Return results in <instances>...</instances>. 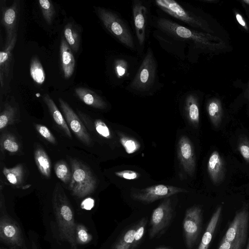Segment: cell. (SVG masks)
<instances>
[{
  "instance_id": "obj_9",
  "label": "cell",
  "mask_w": 249,
  "mask_h": 249,
  "mask_svg": "<svg viewBox=\"0 0 249 249\" xmlns=\"http://www.w3.org/2000/svg\"><path fill=\"white\" fill-rule=\"evenodd\" d=\"M184 188L164 184L153 185L138 190L131 194L132 197L138 201L146 203L157 200L169 197L171 196L187 192Z\"/></svg>"
},
{
  "instance_id": "obj_39",
  "label": "cell",
  "mask_w": 249,
  "mask_h": 249,
  "mask_svg": "<svg viewBox=\"0 0 249 249\" xmlns=\"http://www.w3.org/2000/svg\"><path fill=\"white\" fill-rule=\"evenodd\" d=\"M115 175L119 178L129 180L137 179L140 177L139 173L132 170H123L115 172Z\"/></svg>"
},
{
  "instance_id": "obj_38",
  "label": "cell",
  "mask_w": 249,
  "mask_h": 249,
  "mask_svg": "<svg viewBox=\"0 0 249 249\" xmlns=\"http://www.w3.org/2000/svg\"><path fill=\"white\" fill-rule=\"evenodd\" d=\"M248 228L242 231L234 241L231 249H243L246 243Z\"/></svg>"
},
{
  "instance_id": "obj_12",
  "label": "cell",
  "mask_w": 249,
  "mask_h": 249,
  "mask_svg": "<svg viewBox=\"0 0 249 249\" xmlns=\"http://www.w3.org/2000/svg\"><path fill=\"white\" fill-rule=\"evenodd\" d=\"M178 157L185 171L192 176L196 168V157L193 145L186 136L180 137L178 145Z\"/></svg>"
},
{
  "instance_id": "obj_21",
  "label": "cell",
  "mask_w": 249,
  "mask_h": 249,
  "mask_svg": "<svg viewBox=\"0 0 249 249\" xmlns=\"http://www.w3.org/2000/svg\"><path fill=\"white\" fill-rule=\"evenodd\" d=\"M34 158L41 174L46 178H50L51 174V163L46 152L41 147L37 146L34 151Z\"/></svg>"
},
{
  "instance_id": "obj_25",
  "label": "cell",
  "mask_w": 249,
  "mask_h": 249,
  "mask_svg": "<svg viewBox=\"0 0 249 249\" xmlns=\"http://www.w3.org/2000/svg\"><path fill=\"white\" fill-rule=\"evenodd\" d=\"M30 72L34 82L38 85L43 84L45 79V73L42 65L36 57H34L31 59Z\"/></svg>"
},
{
  "instance_id": "obj_6",
  "label": "cell",
  "mask_w": 249,
  "mask_h": 249,
  "mask_svg": "<svg viewBox=\"0 0 249 249\" xmlns=\"http://www.w3.org/2000/svg\"><path fill=\"white\" fill-rule=\"evenodd\" d=\"M5 210L4 197L1 193L0 241L14 249L21 248L25 245L21 230L18 223L6 213Z\"/></svg>"
},
{
  "instance_id": "obj_5",
  "label": "cell",
  "mask_w": 249,
  "mask_h": 249,
  "mask_svg": "<svg viewBox=\"0 0 249 249\" xmlns=\"http://www.w3.org/2000/svg\"><path fill=\"white\" fill-rule=\"evenodd\" d=\"M150 6V1L133 0L132 3V18L137 50L140 53H142L148 36L151 17Z\"/></svg>"
},
{
  "instance_id": "obj_8",
  "label": "cell",
  "mask_w": 249,
  "mask_h": 249,
  "mask_svg": "<svg viewBox=\"0 0 249 249\" xmlns=\"http://www.w3.org/2000/svg\"><path fill=\"white\" fill-rule=\"evenodd\" d=\"M140 62L137 58L121 54L113 59L112 67L113 74L116 82L122 85L125 81L133 79Z\"/></svg>"
},
{
  "instance_id": "obj_41",
  "label": "cell",
  "mask_w": 249,
  "mask_h": 249,
  "mask_svg": "<svg viewBox=\"0 0 249 249\" xmlns=\"http://www.w3.org/2000/svg\"><path fill=\"white\" fill-rule=\"evenodd\" d=\"M236 18L237 19V20L239 23L240 25H241L243 26H245L246 25L245 22L244 21L242 16L239 14H237L236 15Z\"/></svg>"
},
{
  "instance_id": "obj_32",
  "label": "cell",
  "mask_w": 249,
  "mask_h": 249,
  "mask_svg": "<svg viewBox=\"0 0 249 249\" xmlns=\"http://www.w3.org/2000/svg\"><path fill=\"white\" fill-rule=\"evenodd\" d=\"M120 138L121 143L127 154L134 153L139 149L140 144L135 139L123 135H121Z\"/></svg>"
},
{
  "instance_id": "obj_34",
  "label": "cell",
  "mask_w": 249,
  "mask_h": 249,
  "mask_svg": "<svg viewBox=\"0 0 249 249\" xmlns=\"http://www.w3.org/2000/svg\"><path fill=\"white\" fill-rule=\"evenodd\" d=\"M147 222V218H142L136 225L134 240L131 249H135L142 239Z\"/></svg>"
},
{
  "instance_id": "obj_11",
  "label": "cell",
  "mask_w": 249,
  "mask_h": 249,
  "mask_svg": "<svg viewBox=\"0 0 249 249\" xmlns=\"http://www.w3.org/2000/svg\"><path fill=\"white\" fill-rule=\"evenodd\" d=\"M67 123L76 136L83 142L89 145L91 139L86 127L71 107L62 99H59Z\"/></svg>"
},
{
  "instance_id": "obj_13",
  "label": "cell",
  "mask_w": 249,
  "mask_h": 249,
  "mask_svg": "<svg viewBox=\"0 0 249 249\" xmlns=\"http://www.w3.org/2000/svg\"><path fill=\"white\" fill-rule=\"evenodd\" d=\"M19 5V1L15 0L11 5L3 8L2 11L1 23L6 31L5 45L10 43L17 33Z\"/></svg>"
},
{
  "instance_id": "obj_4",
  "label": "cell",
  "mask_w": 249,
  "mask_h": 249,
  "mask_svg": "<svg viewBox=\"0 0 249 249\" xmlns=\"http://www.w3.org/2000/svg\"><path fill=\"white\" fill-rule=\"evenodd\" d=\"M72 178L69 185L71 194L82 198L92 194L97 186V180L89 168L82 162L73 159L71 161Z\"/></svg>"
},
{
  "instance_id": "obj_15",
  "label": "cell",
  "mask_w": 249,
  "mask_h": 249,
  "mask_svg": "<svg viewBox=\"0 0 249 249\" xmlns=\"http://www.w3.org/2000/svg\"><path fill=\"white\" fill-rule=\"evenodd\" d=\"M207 169L210 178L214 184L218 185L223 181L226 171L225 163L217 151H213L211 154Z\"/></svg>"
},
{
  "instance_id": "obj_29",
  "label": "cell",
  "mask_w": 249,
  "mask_h": 249,
  "mask_svg": "<svg viewBox=\"0 0 249 249\" xmlns=\"http://www.w3.org/2000/svg\"><path fill=\"white\" fill-rule=\"evenodd\" d=\"M74 235L75 241L77 245L87 244L92 239V235L89 232L86 227L80 223L75 224Z\"/></svg>"
},
{
  "instance_id": "obj_36",
  "label": "cell",
  "mask_w": 249,
  "mask_h": 249,
  "mask_svg": "<svg viewBox=\"0 0 249 249\" xmlns=\"http://www.w3.org/2000/svg\"><path fill=\"white\" fill-rule=\"evenodd\" d=\"M238 150L244 159L249 163V140L245 138L240 139L238 144Z\"/></svg>"
},
{
  "instance_id": "obj_31",
  "label": "cell",
  "mask_w": 249,
  "mask_h": 249,
  "mask_svg": "<svg viewBox=\"0 0 249 249\" xmlns=\"http://www.w3.org/2000/svg\"><path fill=\"white\" fill-rule=\"evenodd\" d=\"M38 3L43 18L48 24H51L55 15V9L52 1L49 0H39Z\"/></svg>"
},
{
  "instance_id": "obj_20",
  "label": "cell",
  "mask_w": 249,
  "mask_h": 249,
  "mask_svg": "<svg viewBox=\"0 0 249 249\" xmlns=\"http://www.w3.org/2000/svg\"><path fill=\"white\" fill-rule=\"evenodd\" d=\"M43 100L55 123L69 137L71 138L72 136L68 125L53 100L47 94L44 95Z\"/></svg>"
},
{
  "instance_id": "obj_35",
  "label": "cell",
  "mask_w": 249,
  "mask_h": 249,
  "mask_svg": "<svg viewBox=\"0 0 249 249\" xmlns=\"http://www.w3.org/2000/svg\"><path fill=\"white\" fill-rule=\"evenodd\" d=\"M35 127L37 132L42 137L51 143L53 144L56 143L55 137L46 126L40 124H36Z\"/></svg>"
},
{
  "instance_id": "obj_2",
  "label": "cell",
  "mask_w": 249,
  "mask_h": 249,
  "mask_svg": "<svg viewBox=\"0 0 249 249\" xmlns=\"http://www.w3.org/2000/svg\"><path fill=\"white\" fill-rule=\"evenodd\" d=\"M52 204L61 238L68 242L71 249H78L75 241L73 210L59 182L56 183L53 191Z\"/></svg>"
},
{
  "instance_id": "obj_22",
  "label": "cell",
  "mask_w": 249,
  "mask_h": 249,
  "mask_svg": "<svg viewBox=\"0 0 249 249\" xmlns=\"http://www.w3.org/2000/svg\"><path fill=\"white\" fill-rule=\"evenodd\" d=\"M185 109L189 121L195 126H198L199 122V107L196 97L192 93L186 95Z\"/></svg>"
},
{
  "instance_id": "obj_18",
  "label": "cell",
  "mask_w": 249,
  "mask_h": 249,
  "mask_svg": "<svg viewBox=\"0 0 249 249\" xmlns=\"http://www.w3.org/2000/svg\"><path fill=\"white\" fill-rule=\"evenodd\" d=\"M77 97L85 104L98 109L106 108L107 104L102 98L92 90L85 88L75 89Z\"/></svg>"
},
{
  "instance_id": "obj_16",
  "label": "cell",
  "mask_w": 249,
  "mask_h": 249,
  "mask_svg": "<svg viewBox=\"0 0 249 249\" xmlns=\"http://www.w3.org/2000/svg\"><path fill=\"white\" fill-rule=\"evenodd\" d=\"M62 70L65 78L72 75L75 68V59L71 49L64 37H62L60 48Z\"/></svg>"
},
{
  "instance_id": "obj_40",
  "label": "cell",
  "mask_w": 249,
  "mask_h": 249,
  "mask_svg": "<svg viewBox=\"0 0 249 249\" xmlns=\"http://www.w3.org/2000/svg\"><path fill=\"white\" fill-rule=\"evenodd\" d=\"M233 242H231L223 238L218 249H231Z\"/></svg>"
},
{
  "instance_id": "obj_23",
  "label": "cell",
  "mask_w": 249,
  "mask_h": 249,
  "mask_svg": "<svg viewBox=\"0 0 249 249\" xmlns=\"http://www.w3.org/2000/svg\"><path fill=\"white\" fill-rule=\"evenodd\" d=\"M2 172L7 180L12 185H20L23 181L24 169L21 164H18L10 168L4 167Z\"/></svg>"
},
{
  "instance_id": "obj_30",
  "label": "cell",
  "mask_w": 249,
  "mask_h": 249,
  "mask_svg": "<svg viewBox=\"0 0 249 249\" xmlns=\"http://www.w3.org/2000/svg\"><path fill=\"white\" fill-rule=\"evenodd\" d=\"M16 108L9 104L5 105L0 114V129L1 130L9 124H13L16 116Z\"/></svg>"
},
{
  "instance_id": "obj_27",
  "label": "cell",
  "mask_w": 249,
  "mask_h": 249,
  "mask_svg": "<svg viewBox=\"0 0 249 249\" xmlns=\"http://www.w3.org/2000/svg\"><path fill=\"white\" fill-rule=\"evenodd\" d=\"M207 111L212 124L214 127H218L222 118V111L220 105L215 101H211L208 105Z\"/></svg>"
},
{
  "instance_id": "obj_19",
  "label": "cell",
  "mask_w": 249,
  "mask_h": 249,
  "mask_svg": "<svg viewBox=\"0 0 249 249\" xmlns=\"http://www.w3.org/2000/svg\"><path fill=\"white\" fill-rule=\"evenodd\" d=\"M222 211V206H219L213 213L197 249H208L218 223Z\"/></svg>"
},
{
  "instance_id": "obj_7",
  "label": "cell",
  "mask_w": 249,
  "mask_h": 249,
  "mask_svg": "<svg viewBox=\"0 0 249 249\" xmlns=\"http://www.w3.org/2000/svg\"><path fill=\"white\" fill-rule=\"evenodd\" d=\"M202 210L200 207L194 206L186 211L183 228L186 246L191 249L195 245L201 228Z\"/></svg>"
},
{
  "instance_id": "obj_42",
  "label": "cell",
  "mask_w": 249,
  "mask_h": 249,
  "mask_svg": "<svg viewBox=\"0 0 249 249\" xmlns=\"http://www.w3.org/2000/svg\"><path fill=\"white\" fill-rule=\"evenodd\" d=\"M92 199H87L85 200V202L83 203V206H85L86 209H89L90 208L89 206V202H90Z\"/></svg>"
},
{
  "instance_id": "obj_37",
  "label": "cell",
  "mask_w": 249,
  "mask_h": 249,
  "mask_svg": "<svg viewBox=\"0 0 249 249\" xmlns=\"http://www.w3.org/2000/svg\"><path fill=\"white\" fill-rule=\"evenodd\" d=\"M94 125L96 131L100 135L107 139L111 138L110 130L104 122L100 119L96 120Z\"/></svg>"
},
{
  "instance_id": "obj_26",
  "label": "cell",
  "mask_w": 249,
  "mask_h": 249,
  "mask_svg": "<svg viewBox=\"0 0 249 249\" xmlns=\"http://www.w3.org/2000/svg\"><path fill=\"white\" fill-rule=\"evenodd\" d=\"M136 226L126 231L111 249H131L134 240Z\"/></svg>"
},
{
  "instance_id": "obj_46",
  "label": "cell",
  "mask_w": 249,
  "mask_h": 249,
  "mask_svg": "<svg viewBox=\"0 0 249 249\" xmlns=\"http://www.w3.org/2000/svg\"></svg>"
},
{
  "instance_id": "obj_17",
  "label": "cell",
  "mask_w": 249,
  "mask_h": 249,
  "mask_svg": "<svg viewBox=\"0 0 249 249\" xmlns=\"http://www.w3.org/2000/svg\"><path fill=\"white\" fill-rule=\"evenodd\" d=\"M17 38V33L13 36L11 42L5 45L4 50L0 53V81L1 87L3 86L4 76L8 77L12 61V52L16 45Z\"/></svg>"
},
{
  "instance_id": "obj_44",
  "label": "cell",
  "mask_w": 249,
  "mask_h": 249,
  "mask_svg": "<svg viewBox=\"0 0 249 249\" xmlns=\"http://www.w3.org/2000/svg\"><path fill=\"white\" fill-rule=\"evenodd\" d=\"M247 249H249V240L248 243L247 244Z\"/></svg>"
},
{
  "instance_id": "obj_24",
  "label": "cell",
  "mask_w": 249,
  "mask_h": 249,
  "mask_svg": "<svg viewBox=\"0 0 249 249\" xmlns=\"http://www.w3.org/2000/svg\"><path fill=\"white\" fill-rule=\"evenodd\" d=\"M65 39L72 51H78L80 45V35L73 24L68 23L64 30Z\"/></svg>"
},
{
  "instance_id": "obj_1",
  "label": "cell",
  "mask_w": 249,
  "mask_h": 249,
  "mask_svg": "<svg viewBox=\"0 0 249 249\" xmlns=\"http://www.w3.org/2000/svg\"><path fill=\"white\" fill-rule=\"evenodd\" d=\"M158 76V65L154 52L149 47L133 79L125 89L134 94L147 95L160 87Z\"/></svg>"
},
{
  "instance_id": "obj_33",
  "label": "cell",
  "mask_w": 249,
  "mask_h": 249,
  "mask_svg": "<svg viewBox=\"0 0 249 249\" xmlns=\"http://www.w3.org/2000/svg\"><path fill=\"white\" fill-rule=\"evenodd\" d=\"M1 146L10 153H14L19 150V145L15 137L11 135H5L1 141Z\"/></svg>"
},
{
  "instance_id": "obj_3",
  "label": "cell",
  "mask_w": 249,
  "mask_h": 249,
  "mask_svg": "<svg viewBox=\"0 0 249 249\" xmlns=\"http://www.w3.org/2000/svg\"><path fill=\"white\" fill-rule=\"evenodd\" d=\"M95 12L107 30L121 44L132 51L137 50L136 41L126 20L119 14L100 7Z\"/></svg>"
},
{
  "instance_id": "obj_28",
  "label": "cell",
  "mask_w": 249,
  "mask_h": 249,
  "mask_svg": "<svg viewBox=\"0 0 249 249\" xmlns=\"http://www.w3.org/2000/svg\"><path fill=\"white\" fill-rule=\"evenodd\" d=\"M54 171L57 177L65 184L70 183L72 178L71 171L64 161L60 160L55 163Z\"/></svg>"
},
{
  "instance_id": "obj_10",
  "label": "cell",
  "mask_w": 249,
  "mask_h": 249,
  "mask_svg": "<svg viewBox=\"0 0 249 249\" xmlns=\"http://www.w3.org/2000/svg\"><path fill=\"white\" fill-rule=\"evenodd\" d=\"M173 215L171 199L166 198L152 213L150 219L149 236L154 238L162 232L168 226Z\"/></svg>"
},
{
  "instance_id": "obj_43",
  "label": "cell",
  "mask_w": 249,
  "mask_h": 249,
  "mask_svg": "<svg viewBox=\"0 0 249 249\" xmlns=\"http://www.w3.org/2000/svg\"><path fill=\"white\" fill-rule=\"evenodd\" d=\"M156 249H170L167 248V247H161V248H158Z\"/></svg>"
},
{
  "instance_id": "obj_45",
  "label": "cell",
  "mask_w": 249,
  "mask_h": 249,
  "mask_svg": "<svg viewBox=\"0 0 249 249\" xmlns=\"http://www.w3.org/2000/svg\"><path fill=\"white\" fill-rule=\"evenodd\" d=\"M245 2L247 3L248 4H249V0H244Z\"/></svg>"
},
{
  "instance_id": "obj_14",
  "label": "cell",
  "mask_w": 249,
  "mask_h": 249,
  "mask_svg": "<svg viewBox=\"0 0 249 249\" xmlns=\"http://www.w3.org/2000/svg\"><path fill=\"white\" fill-rule=\"evenodd\" d=\"M249 212L247 206L238 211L223 238L227 241L233 242L238 235L244 229L248 228Z\"/></svg>"
}]
</instances>
